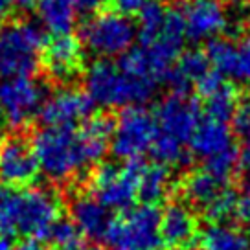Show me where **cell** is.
I'll return each instance as SVG.
<instances>
[{"instance_id":"6da1fadb","label":"cell","mask_w":250,"mask_h":250,"mask_svg":"<svg viewBox=\"0 0 250 250\" xmlns=\"http://www.w3.org/2000/svg\"><path fill=\"white\" fill-rule=\"evenodd\" d=\"M114 122L103 114H92L79 129L44 127L33 136V151L39 169L55 184L70 182L96 166L107 153Z\"/></svg>"},{"instance_id":"7a4b0ae2","label":"cell","mask_w":250,"mask_h":250,"mask_svg":"<svg viewBox=\"0 0 250 250\" xmlns=\"http://www.w3.org/2000/svg\"><path fill=\"white\" fill-rule=\"evenodd\" d=\"M61 215V201L46 188L0 186L2 232L24 235L28 241L46 239Z\"/></svg>"},{"instance_id":"3957f363","label":"cell","mask_w":250,"mask_h":250,"mask_svg":"<svg viewBox=\"0 0 250 250\" xmlns=\"http://www.w3.org/2000/svg\"><path fill=\"white\" fill-rule=\"evenodd\" d=\"M85 92L94 105L127 109L149 102L156 92V83L127 74L116 62L98 59L85 70Z\"/></svg>"},{"instance_id":"277c9868","label":"cell","mask_w":250,"mask_h":250,"mask_svg":"<svg viewBox=\"0 0 250 250\" xmlns=\"http://www.w3.org/2000/svg\"><path fill=\"white\" fill-rule=\"evenodd\" d=\"M46 35L31 21L8 22L0 28V79L33 78L42 59Z\"/></svg>"},{"instance_id":"5b68a950","label":"cell","mask_w":250,"mask_h":250,"mask_svg":"<svg viewBox=\"0 0 250 250\" xmlns=\"http://www.w3.org/2000/svg\"><path fill=\"white\" fill-rule=\"evenodd\" d=\"M138 35L134 22L120 11H98L88 17L79 28V42L100 59L110 61L112 57H124L133 50Z\"/></svg>"},{"instance_id":"8992f818","label":"cell","mask_w":250,"mask_h":250,"mask_svg":"<svg viewBox=\"0 0 250 250\" xmlns=\"http://www.w3.org/2000/svg\"><path fill=\"white\" fill-rule=\"evenodd\" d=\"M162 211L153 204H140L112 219L105 241L110 250H160Z\"/></svg>"},{"instance_id":"52a82bcc","label":"cell","mask_w":250,"mask_h":250,"mask_svg":"<svg viewBox=\"0 0 250 250\" xmlns=\"http://www.w3.org/2000/svg\"><path fill=\"white\" fill-rule=\"evenodd\" d=\"M144 162L129 160L122 166L103 164L92 175L90 195L109 210H129L138 195V179Z\"/></svg>"},{"instance_id":"ba28073f","label":"cell","mask_w":250,"mask_h":250,"mask_svg":"<svg viewBox=\"0 0 250 250\" xmlns=\"http://www.w3.org/2000/svg\"><path fill=\"white\" fill-rule=\"evenodd\" d=\"M156 138L155 116L144 107H127L120 112L112 138L110 149L114 156L125 162L138 160L147 149H151Z\"/></svg>"},{"instance_id":"9c48e42d","label":"cell","mask_w":250,"mask_h":250,"mask_svg":"<svg viewBox=\"0 0 250 250\" xmlns=\"http://www.w3.org/2000/svg\"><path fill=\"white\" fill-rule=\"evenodd\" d=\"M46 86L35 78L0 79V112L11 127H22L41 112Z\"/></svg>"},{"instance_id":"30bf717a","label":"cell","mask_w":250,"mask_h":250,"mask_svg":"<svg viewBox=\"0 0 250 250\" xmlns=\"http://www.w3.org/2000/svg\"><path fill=\"white\" fill-rule=\"evenodd\" d=\"M156 134L180 144L189 142L201 124V107L188 92H173L158 103L155 112Z\"/></svg>"},{"instance_id":"8fae6325","label":"cell","mask_w":250,"mask_h":250,"mask_svg":"<svg viewBox=\"0 0 250 250\" xmlns=\"http://www.w3.org/2000/svg\"><path fill=\"white\" fill-rule=\"evenodd\" d=\"M39 171L33 146L21 134L0 140V182L2 186H28Z\"/></svg>"},{"instance_id":"7c38bea8","label":"cell","mask_w":250,"mask_h":250,"mask_svg":"<svg viewBox=\"0 0 250 250\" xmlns=\"http://www.w3.org/2000/svg\"><path fill=\"white\" fill-rule=\"evenodd\" d=\"M179 13L191 42L213 41L227 30L228 17L221 0H182Z\"/></svg>"},{"instance_id":"4fadbf2b","label":"cell","mask_w":250,"mask_h":250,"mask_svg":"<svg viewBox=\"0 0 250 250\" xmlns=\"http://www.w3.org/2000/svg\"><path fill=\"white\" fill-rule=\"evenodd\" d=\"M94 102L86 92L72 86H62L50 94L39 112V120L44 127H74L92 116Z\"/></svg>"},{"instance_id":"5bb4252c","label":"cell","mask_w":250,"mask_h":250,"mask_svg":"<svg viewBox=\"0 0 250 250\" xmlns=\"http://www.w3.org/2000/svg\"><path fill=\"white\" fill-rule=\"evenodd\" d=\"M206 55L221 78L250 83V37H243L237 42L217 37L208 42Z\"/></svg>"},{"instance_id":"9a60e30c","label":"cell","mask_w":250,"mask_h":250,"mask_svg":"<svg viewBox=\"0 0 250 250\" xmlns=\"http://www.w3.org/2000/svg\"><path fill=\"white\" fill-rule=\"evenodd\" d=\"M42 66L57 83H70L83 68L81 42L72 35H54L42 50Z\"/></svg>"},{"instance_id":"2e32d148","label":"cell","mask_w":250,"mask_h":250,"mask_svg":"<svg viewBox=\"0 0 250 250\" xmlns=\"http://www.w3.org/2000/svg\"><path fill=\"white\" fill-rule=\"evenodd\" d=\"M72 223L76 225L81 235L88 239H102L107 235L112 217L110 210L105 208L100 201H96L92 195H76L70 201Z\"/></svg>"},{"instance_id":"e0dca14e","label":"cell","mask_w":250,"mask_h":250,"mask_svg":"<svg viewBox=\"0 0 250 250\" xmlns=\"http://www.w3.org/2000/svg\"><path fill=\"white\" fill-rule=\"evenodd\" d=\"M160 235L167 249L188 250L197 235V221L184 204H169L162 211Z\"/></svg>"},{"instance_id":"ac0fdd59","label":"cell","mask_w":250,"mask_h":250,"mask_svg":"<svg viewBox=\"0 0 250 250\" xmlns=\"http://www.w3.org/2000/svg\"><path fill=\"white\" fill-rule=\"evenodd\" d=\"M234 147V136L227 124H219L211 120H204L199 124L195 133L189 140V149L197 158L210 160Z\"/></svg>"},{"instance_id":"d6986e66","label":"cell","mask_w":250,"mask_h":250,"mask_svg":"<svg viewBox=\"0 0 250 250\" xmlns=\"http://www.w3.org/2000/svg\"><path fill=\"white\" fill-rule=\"evenodd\" d=\"M37 9L42 26L54 35H70L79 15L76 0H41Z\"/></svg>"},{"instance_id":"ffe728a7","label":"cell","mask_w":250,"mask_h":250,"mask_svg":"<svg viewBox=\"0 0 250 250\" xmlns=\"http://www.w3.org/2000/svg\"><path fill=\"white\" fill-rule=\"evenodd\" d=\"M201 250H250V237L230 225H208L199 235Z\"/></svg>"},{"instance_id":"44dd1931","label":"cell","mask_w":250,"mask_h":250,"mask_svg":"<svg viewBox=\"0 0 250 250\" xmlns=\"http://www.w3.org/2000/svg\"><path fill=\"white\" fill-rule=\"evenodd\" d=\"M169 189H171V177L166 166H144L138 179V197L144 201V204L155 206L169 193Z\"/></svg>"},{"instance_id":"7402d4cb","label":"cell","mask_w":250,"mask_h":250,"mask_svg":"<svg viewBox=\"0 0 250 250\" xmlns=\"http://www.w3.org/2000/svg\"><path fill=\"white\" fill-rule=\"evenodd\" d=\"M223 189H225V182L211 177L210 173L204 169L188 175V179L182 184L184 197L189 203L201 206V208H206Z\"/></svg>"},{"instance_id":"603a6c76","label":"cell","mask_w":250,"mask_h":250,"mask_svg":"<svg viewBox=\"0 0 250 250\" xmlns=\"http://www.w3.org/2000/svg\"><path fill=\"white\" fill-rule=\"evenodd\" d=\"M169 9L164 6L162 0H147L146 6L138 13V39L140 46L151 44L155 37L160 33L162 26L166 22Z\"/></svg>"},{"instance_id":"cb8c5ba5","label":"cell","mask_w":250,"mask_h":250,"mask_svg":"<svg viewBox=\"0 0 250 250\" xmlns=\"http://www.w3.org/2000/svg\"><path fill=\"white\" fill-rule=\"evenodd\" d=\"M204 110H206V120L227 124L228 120L234 118L235 110H237V94L232 86L223 85L217 92L206 98Z\"/></svg>"},{"instance_id":"d4e9b609","label":"cell","mask_w":250,"mask_h":250,"mask_svg":"<svg viewBox=\"0 0 250 250\" xmlns=\"http://www.w3.org/2000/svg\"><path fill=\"white\" fill-rule=\"evenodd\" d=\"M151 153L160 166H179L188 162L184 144L171 140L167 136H160V134H156L155 142L151 146Z\"/></svg>"},{"instance_id":"484cf974","label":"cell","mask_w":250,"mask_h":250,"mask_svg":"<svg viewBox=\"0 0 250 250\" xmlns=\"http://www.w3.org/2000/svg\"><path fill=\"white\" fill-rule=\"evenodd\" d=\"M52 250H81V232L68 219H59L46 237Z\"/></svg>"},{"instance_id":"4316f807","label":"cell","mask_w":250,"mask_h":250,"mask_svg":"<svg viewBox=\"0 0 250 250\" xmlns=\"http://www.w3.org/2000/svg\"><path fill=\"white\" fill-rule=\"evenodd\" d=\"M237 197L232 189L225 188L213 201H211L206 208L204 213L210 219L213 225H227V221L235 215V208H237Z\"/></svg>"},{"instance_id":"83f0119b","label":"cell","mask_w":250,"mask_h":250,"mask_svg":"<svg viewBox=\"0 0 250 250\" xmlns=\"http://www.w3.org/2000/svg\"><path fill=\"white\" fill-rule=\"evenodd\" d=\"M237 164H239V151L234 146V147L213 156L210 160H204V171H208L211 177H215L217 180L227 184V180L232 177Z\"/></svg>"},{"instance_id":"f1b7e54d","label":"cell","mask_w":250,"mask_h":250,"mask_svg":"<svg viewBox=\"0 0 250 250\" xmlns=\"http://www.w3.org/2000/svg\"><path fill=\"white\" fill-rule=\"evenodd\" d=\"M232 124H234V133L237 136H241L245 140L250 138V102L243 103L241 107H237L234 118H232Z\"/></svg>"},{"instance_id":"f546056e","label":"cell","mask_w":250,"mask_h":250,"mask_svg":"<svg viewBox=\"0 0 250 250\" xmlns=\"http://www.w3.org/2000/svg\"><path fill=\"white\" fill-rule=\"evenodd\" d=\"M195 85H197L199 94H201L203 98H210L211 94H215L221 86L225 85V78H221L217 72L211 68V70L208 72L203 79H199V81H197Z\"/></svg>"},{"instance_id":"4dcf8cb0","label":"cell","mask_w":250,"mask_h":250,"mask_svg":"<svg viewBox=\"0 0 250 250\" xmlns=\"http://www.w3.org/2000/svg\"><path fill=\"white\" fill-rule=\"evenodd\" d=\"M147 0H116V11L122 15H133V13H140V9L146 6Z\"/></svg>"},{"instance_id":"1f68e13d","label":"cell","mask_w":250,"mask_h":250,"mask_svg":"<svg viewBox=\"0 0 250 250\" xmlns=\"http://www.w3.org/2000/svg\"><path fill=\"white\" fill-rule=\"evenodd\" d=\"M235 217L241 223L243 227L250 230V197L245 195L237 201V208H235Z\"/></svg>"},{"instance_id":"d6a6232c","label":"cell","mask_w":250,"mask_h":250,"mask_svg":"<svg viewBox=\"0 0 250 250\" xmlns=\"http://www.w3.org/2000/svg\"><path fill=\"white\" fill-rule=\"evenodd\" d=\"M103 0H76V8L79 15H96L102 8Z\"/></svg>"},{"instance_id":"836d02e7","label":"cell","mask_w":250,"mask_h":250,"mask_svg":"<svg viewBox=\"0 0 250 250\" xmlns=\"http://www.w3.org/2000/svg\"><path fill=\"white\" fill-rule=\"evenodd\" d=\"M239 166L243 167V171H247L250 175V138L245 140L241 151H239Z\"/></svg>"},{"instance_id":"e575fe53","label":"cell","mask_w":250,"mask_h":250,"mask_svg":"<svg viewBox=\"0 0 250 250\" xmlns=\"http://www.w3.org/2000/svg\"><path fill=\"white\" fill-rule=\"evenodd\" d=\"M41 0H13V6L22 11H30V9L37 8L39 6Z\"/></svg>"},{"instance_id":"d590c367","label":"cell","mask_w":250,"mask_h":250,"mask_svg":"<svg viewBox=\"0 0 250 250\" xmlns=\"http://www.w3.org/2000/svg\"><path fill=\"white\" fill-rule=\"evenodd\" d=\"M13 8H15V6H13V0H0V21L6 19V17L11 13Z\"/></svg>"},{"instance_id":"8d00e7d4","label":"cell","mask_w":250,"mask_h":250,"mask_svg":"<svg viewBox=\"0 0 250 250\" xmlns=\"http://www.w3.org/2000/svg\"><path fill=\"white\" fill-rule=\"evenodd\" d=\"M13 250H48V249H44V247H42V245H39L37 241H24Z\"/></svg>"},{"instance_id":"74e56055","label":"cell","mask_w":250,"mask_h":250,"mask_svg":"<svg viewBox=\"0 0 250 250\" xmlns=\"http://www.w3.org/2000/svg\"><path fill=\"white\" fill-rule=\"evenodd\" d=\"M241 188H243V191H245V195H249V197H250V175H247V177H245V180H243Z\"/></svg>"},{"instance_id":"f35d334b","label":"cell","mask_w":250,"mask_h":250,"mask_svg":"<svg viewBox=\"0 0 250 250\" xmlns=\"http://www.w3.org/2000/svg\"><path fill=\"white\" fill-rule=\"evenodd\" d=\"M0 250H13L11 243H9L6 237H0Z\"/></svg>"},{"instance_id":"ab89813d","label":"cell","mask_w":250,"mask_h":250,"mask_svg":"<svg viewBox=\"0 0 250 250\" xmlns=\"http://www.w3.org/2000/svg\"><path fill=\"white\" fill-rule=\"evenodd\" d=\"M81 250H107V249H103V247H96V245H94V247H86V249H81Z\"/></svg>"},{"instance_id":"60d3db41","label":"cell","mask_w":250,"mask_h":250,"mask_svg":"<svg viewBox=\"0 0 250 250\" xmlns=\"http://www.w3.org/2000/svg\"><path fill=\"white\" fill-rule=\"evenodd\" d=\"M2 125H4V118H2V112H0V131H2Z\"/></svg>"},{"instance_id":"b9f144b4","label":"cell","mask_w":250,"mask_h":250,"mask_svg":"<svg viewBox=\"0 0 250 250\" xmlns=\"http://www.w3.org/2000/svg\"><path fill=\"white\" fill-rule=\"evenodd\" d=\"M0 232H2V225H0Z\"/></svg>"}]
</instances>
